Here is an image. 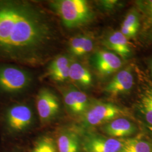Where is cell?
Listing matches in <instances>:
<instances>
[{"instance_id":"cell-15","label":"cell","mask_w":152,"mask_h":152,"mask_svg":"<svg viewBox=\"0 0 152 152\" xmlns=\"http://www.w3.org/2000/svg\"><path fill=\"white\" fill-rule=\"evenodd\" d=\"M94 48L92 39L86 36H78L72 38L69 42L71 53L81 56L90 53Z\"/></svg>"},{"instance_id":"cell-23","label":"cell","mask_w":152,"mask_h":152,"mask_svg":"<svg viewBox=\"0 0 152 152\" xmlns=\"http://www.w3.org/2000/svg\"><path fill=\"white\" fill-rule=\"evenodd\" d=\"M148 7L150 11L152 13V0L151 1H148Z\"/></svg>"},{"instance_id":"cell-2","label":"cell","mask_w":152,"mask_h":152,"mask_svg":"<svg viewBox=\"0 0 152 152\" xmlns=\"http://www.w3.org/2000/svg\"><path fill=\"white\" fill-rule=\"evenodd\" d=\"M51 6L66 27H80L92 18V11L86 1L57 0L52 1Z\"/></svg>"},{"instance_id":"cell-12","label":"cell","mask_w":152,"mask_h":152,"mask_svg":"<svg viewBox=\"0 0 152 152\" xmlns=\"http://www.w3.org/2000/svg\"><path fill=\"white\" fill-rule=\"evenodd\" d=\"M58 152H81V139L75 132L69 130L62 131L57 139Z\"/></svg>"},{"instance_id":"cell-20","label":"cell","mask_w":152,"mask_h":152,"mask_svg":"<svg viewBox=\"0 0 152 152\" xmlns=\"http://www.w3.org/2000/svg\"><path fill=\"white\" fill-rule=\"evenodd\" d=\"M121 27L135 28L139 29V19L137 14L135 11L131 12L126 16Z\"/></svg>"},{"instance_id":"cell-5","label":"cell","mask_w":152,"mask_h":152,"mask_svg":"<svg viewBox=\"0 0 152 152\" xmlns=\"http://www.w3.org/2000/svg\"><path fill=\"white\" fill-rule=\"evenodd\" d=\"M123 110L113 104L96 102L90 104L82 115V124L86 127H94L119 118Z\"/></svg>"},{"instance_id":"cell-17","label":"cell","mask_w":152,"mask_h":152,"mask_svg":"<svg viewBox=\"0 0 152 152\" xmlns=\"http://www.w3.org/2000/svg\"><path fill=\"white\" fill-rule=\"evenodd\" d=\"M139 108L147 123L152 126V94L147 93L142 96Z\"/></svg>"},{"instance_id":"cell-6","label":"cell","mask_w":152,"mask_h":152,"mask_svg":"<svg viewBox=\"0 0 152 152\" xmlns=\"http://www.w3.org/2000/svg\"><path fill=\"white\" fill-rule=\"evenodd\" d=\"M122 144V140L92 132L86 133L81 139L85 152H120Z\"/></svg>"},{"instance_id":"cell-16","label":"cell","mask_w":152,"mask_h":152,"mask_svg":"<svg viewBox=\"0 0 152 152\" xmlns=\"http://www.w3.org/2000/svg\"><path fill=\"white\" fill-rule=\"evenodd\" d=\"M120 152H152V146L149 142L140 139H129L122 140Z\"/></svg>"},{"instance_id":"cell-4","label":"cell","mask_w":152,"mask_h":152,"mask_svg":"<svg viewBox=\"0 0 152 152\" xmlns=\"http://www.w3.org/2000/svg\"><path fill=\"white\" fill-rule=\"evenodd\" d=\"M31 108L26 104H15L6 110L4 126L7 134L14 135L24 132L32 123Z\"/></svg>"},{"instance_id":"cell-14","label":"cell","mask_w":152,"mask_h":152,"mask_svg":"<svg viewBox=\"0 0 152 152\" xmlns=\"http://www.w3.org/2000/svg\"><path fill=\"white\" fill-rule=\"evenodd\" d=\"M69 78L73 81L83 87H88L92 83V76L90 72L77 62L71 63Z\"/></svg>"},{"instance_id":"cell-3","label":"cell","mask_w":152,"mask_h":152,"mask_svg":"<svg viewBox=\"0 0 152 152\" xmlns=\"http://www.w3.org/2000/svg\"><path fill=\"white\" fill-rule=\"evenodd\" d=\"M31 81L29 73L18 66H0V90L3 92H21L29 86Z\"/></svg>"},{"instance_id":"cell-21","label":"cell","mask_w":152,"mask_h":152,"mask_svg":"<svg viewBox=\"0 0 152 152\" xmlns=\"http://www.w3.org/2000/svg\"><path fill=\"white\" fill-rule=\"evenodd\" d=\"M69 66H68L59 71L55 72L49 76L55 81L64 82L69 78Z\"/></svg>"},{"instance_id":"cell-7","label":"cell","mask_w":152,"mask_h":152,"mask_svg":"<svg viewBox=\"0 0 152 152\" xmlns=\"http://www.w3.org/2000/svg\"><path fill=\"white\" fill-rule=\"evenodd\" d=\"M36 107L42 123L54 119L60 110L58 98L47 88H42L38 92L36 98Z\"/></svg>"},{"instance_id":"cell-8","label":"cell","mask_w":152,"mask_h":152,"mask_svg":"<svg viewBox=\"0 0 152 152\" xmlns=\"http://www.w3.org/2000/svg\"><path fill=\"white\" fill-rule=\"evenodd\" d=\"M93 65L102 75L108 76L118 70L122 62L117 55L111 51L102 50L94 55Z\"/></svg>"},{"instance_id":"cell-24","label":"cell","mask_w":152,"mask_h":152,"mask_svg":"<svg viewBox=\"0 0 152 152\" xmlns=\"http://www.w3.org/2000/svg\"><path fill=\"white\" fill-rule=\"evenodd\" d=\"M9 152H19L18 151H9Z\"/></svg>"},{"instance_id":"cell-19","label":"cell","mask_w":152,"mask_h":152,"mask_svg":"<svg viewBox=\"0 0 152 152\" xmlns=\"http://www.w3.org/2000/svg\"><path fill=\"white\" fill-rule=\"evenodd\" d=\"M69 58L65 55H61L56 58L49 66V75L59 71L71 65Z\"/></svg>"},{"instance_id":"cell-13","label":"cell","mask_w":152,"mask_h":152,"mask_svg":"<svg viewBox=\"0 0 152 152\" xmlns=\"http://www.w3.org/2000/svg\"><path fill=\"white\" fill-rule=\"evenodd\" d=\"M106 46L123 59L129 58L131 54V49L127 38L121 32L111 33L105 41Z\"/></svg>"},{"instance_id":"cell-9","label":"cell","mask_w":152,"mask_h":152,"mask_svg":"<svg viewBox=\"0 0 152 152\" xmlns=\"http://www.w3.org/2000/svg\"><path fill=\"white\" fill-rule=\"evenodd\" d=\"M63 99L66 108L74 115H83L90 105L87 95L73 88L63 92Z\"/></svg>"},{"instance_id":"cell-1","label":"cell","mask_w":152,"mask_h":152,"mask_svg":"<svg viewBox=\"0 0 152 152\" xmlns=\"http://www.w3.org/2000/svg\"><path fill=\"white\" fill-rule=\"evenodd\" d=\"M49 16L26 1L0 0V58L39 65L48 58L56 38Z\"/></svg>"},{"instance_id":"cell-22","label":"cell","mask_w":152,"mask_h":152,"mask_svg":"<svg viewBox=\"0 0 152 152\" xmlns=\"http://www.w3.org/2000/svg\"><path fill=\"white\" fill-rule=\"evenodd\" d=\"M116 1H102V4L104 7L106 8H111L116 4Z\"/></svg>"},{"instance_id":"cell-25","label":"cell","mask_w":152,"mask_h":152,"mask_svg":"<svg viewBox=\"0 0 152 152\" xmlns=\"http://www.w3.org/2000/svg\"></svg>"},{"instance_id":"cell-10","label":"cell","mask_w":152,"mask_h":152,"mask_svg":"<svg viewBox=\"0 0 152 152\" xmlns=\"http://www.w3.org/2000/svg\"><path fill=\"white\" fill-rule=\"evenodd\" d=\"M134 76L130 68L121 71L105 88V91L112 95H119L130 91L134 85Z\"/></svg>"},{"instance_id":"cell-11","label":"cell","mask_w":152,"mask_h":152,"mask_svg":"<svg viewBox=\"0 0 152 152\" xmlns=\"http://www.w3.org/2000/svg\"><path fill=\"white\" fill-rule=\"evenodd\" d=\"M104 132L112 137L130 136L136 132V126L125 118H117L112 120L102 127Z\"/></svg>"},{"instance_id":"cell-18","label":"cell","mask_w":152,"mask_h":152,"mask_svg":"<svg viewBox=\"0 0 152 152\" xmlns=\"http://www.w3.org/2000/svg\"><path fill=\"white\" fill-rule=\"evenodd\" d=\"M32 152H56L54 140L50 136H42L36 142Z\"/></svg>"}]
</instances>
